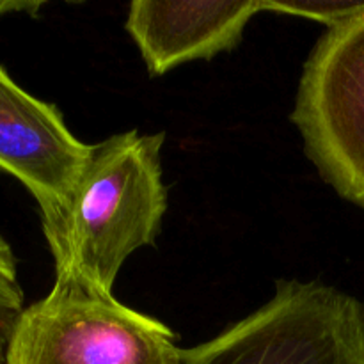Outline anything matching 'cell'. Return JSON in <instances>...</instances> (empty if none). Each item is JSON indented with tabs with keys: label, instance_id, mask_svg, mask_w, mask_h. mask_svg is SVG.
I'll list each match as a JSON object with an SVG mask.
<instances>
[{
	"label": "cell",
	"instance_id": "cell-1",
	"mask_svg": "<svg viewBox=\"0 0 364 364\" xmlns=\"http://www.w3.org/2000/svg\"><path fill=\"white\" fill-rule=\"evenodd\" d=\"M164 139V134L132 130L91 144L70 198L41 219L55 279L114 295L124 259L155 244L167 210L160 162Z\"/></svg>",
	"mask_w": 364,
	"mask_h": 364
},
{
	"label": "cell",
	"instance_id": "cell-9",
	"mask_svg": "<svg viewBox=\"0 0 364 364\" xmlns=\"http://www.w3.org/2000/svg\"><path fill=\"white\" fill-rule=\"evenodd\" d=\"M43 7V2H21V0H0V16L14 13L36 14Z\"/></svg>",
	"mask_w": 364,
	"mask_h": 364
},
{
	"label": "cell",
	"instance_id": "cell-5",
	"mask_svg": "<svg viewBox=\"0 0 364 364\" xmlns=\"http://www.w3.org/2000/svg\"><path fill=\"white\" fill-rule=\"evenodd\" d=\"M89 151L55 105L21 89L0 66V171L34 196L41 219L70 198Z\"/></svg>",
	"mask_w": 364,
	"mask_h": 364
},
{
	"label": "cell",
	"instance_id": "cell-6",
	"mask_svg": "<svg viewBox=\"0 0 364 364\" xmlns=\"http://www.w3.org/2000/svg\"><path fill=\"white\" fill-rule=\"evenodd\" d=\"M262 0H135L128 7L127 31L151 75L233 48Z\"/></svg>",
	"mask_w": 364,
	"mask_h": 364
},
{
	"label": "cell",
	"instance_id": "cell-7",
	"mask_svg": "<svg viewBox=\"0 0 364 364\" xmlns=\"http://www.w3.org/2000/svg\"><path fill=\"white\" fill-rule=\"evenodd\" d=\"M23 309V290L18 279L16 258L11 245L0 235V364H6L7 345Z\"/></svg>",
	"mask_w": 364,
	"mask_h": 364
},
{
	"label": "cell",
	"instance_id": "cell-3",
	"mask_svg": "<svg viewBox=\"0 0 364 364\" xmlns=\"http://www.w3.org/2000/svg\"><path fill=\"white\" fill-rule=\"evenodd\" d=\"M181 364H364V304L334 287L281 281L267 304Z\"/></svg>",
	"mask_w": 364,
	"mask_h": 364
},
{
	"label": "cell",
	"instance_id": "cell-4",
	"mask_svg": "<svg viewBox=\"0 0 364 364\" xmlns=\"http://www.w3.org/2000/svg\"><path fill=\"white\" fill-rule=\"evenodd\" d=\"M291 121L323 180L364 208V11L327 28L311 50Z\"/></svg>",
	"mask_w": 364,
	"mask_h": 364
},
{
	"label": "cell",
	"instance_id": "cell-8",
	"mask_svg": "<svg viewBox=\"0 0 364 364\" xmlns=\"http://www.w3.org/2000/svg\"><path fill=\"white\" fill-rule=\"evenodd\" d=\"M263 11L291 14V16L309 18L327 28L340 25L364 11V2H347V0H262Z\"/></svg>",
	"mask_w": 364,
	"mask_h": 364
},
{
	"label": "cell",
	"instance_id": "cell-2",
	"mask_svg": "<svg viewBox=\"0 0 364 364\" xmlns=\"http://www.w3.org/2000/svg\"><path fill=\"white\" fill-rule=\"evenodd\" d=\"M181 363L169 327L71 279L23 309L6 352V364Z\"/></svg>",
	"mask_w": 364,
	"mask_h": 364
}]
</instances>
